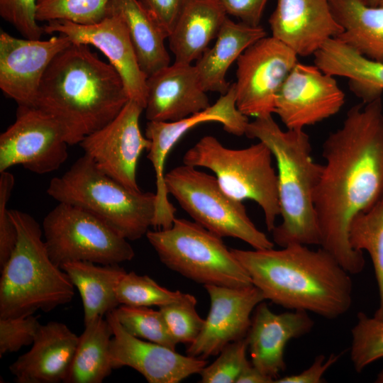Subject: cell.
Returning a JSON list of instances; mask_svg holds the SVG:
<instances>
[{
  "instance_id": "e575fe53",
  "label": "cell",
  "mask_w": 383,
  "mask_h": 383,
  "mask_svg": "<svg viewBox=\"0 0 383 383\" xmlns=\"http://www.w3.org/2000/svg\"><path fill=\"white\" fill-rule=\"evenodd\" d=\"M184 293L171 291L155 282L147 275L134 272H126L116 287V296L120 304L133 306H162L179 299Z\"/></svg>"
},
{
  "instance_id": "d6a6232c",
  "label": "cell",
  "mask_w": 383,
  "mask_h": 383,
  "mask_svg": "<svg viewBox=\"0 0 383 383\" xmlns=\"http://www.w3.org/2000/svg\"><path fill=\"white\" fill-rule=\"evenodd\" d=\"M110 0H37L38 22L68 21L89 25L99 22L107 14Z\"/></svg>"
},
{
  "instance_id": "30bf717a",
  "label": "cell",
  "mask_w": 383,
  "mask_h": 383,
  "mask_svg": "<svg viewBox=\"0 0 383 383\" xmlns=\"http://www.w3.org/2000/svg\"><path fill=\"white\" fill-rule=\"evenodd\" d=\"M44 241L59 267L70 262L115 265L131 260L128 240L96 216L79 207L58 203L44 218Z\"/></svg>"
},
{
  "instance_id": "44dd1931",
  "label": "cell",
  "mask_w": 383,
  "mask_h": 383,
  "mask_svg": "<svg viewBox=\"0 0 383 383\" xmlns=\"http://www.w3.org/2000/svg\"><path fill=\"white\" fill-rule=\"evenodd\" d=\"M314 321L309 312L291 310L275 313L264 301L255 308L245 338L251 363L274 382L286 369L287 343L310 333Z\"/></svg>"
},
{
  "instance_id": "836d02e7",
  "label": "cell",
  "mask_w": 383,
  "mask_h": 383,
  "mask_svg": "<svg viewBox=\"0 0 383 383\" xmlns=\"http://www.w3.org/2000/svg\"><path fill=\"white\" fill-rule=\"evenodd\" d=\"M350 355L357 372L383 358V320L363 312L357 314V321L351 329Z\"/></svg>"
},
{
  "instance_id": "83f0119b",
  "label": "cell",
  "mask_w": 383,
  "mask_h": 383,
  "mask_svg": "<svg viewBox=\"0 0 383 383\" xmlns=\"http://www.w3.org/2000/svg\"><path fill=\"white\" fill-rule=\"evenodd\" d=\"M61 269L80 294L84 324L96 317L106 316L120 305L116 287L127 272L119 264L78 261L65 263Z\"/></svg>"
},
{
  "instance_id": "8d00e7d4",
  "label": "cell",
  "mask_w": 383,
  "mask_h": 383,
  "mask_svg": "<svg viewBox=\"0 0 383 383\" xmlns=\"http://www.w3.org/2000/svg\"><path fill=\"white\" fill-rule=\"evenodd\" d=\"M248 349L245 338L226 345L219 357L199 373L202 383H233L250 362L246 357Z\"/></svg>"
},
{
  "instance_id": "52a82bcc",
  "label": "cell",
  "mask_w": 383,
  "mask_h": 383,
  "mask_svg": "<svg viewBox=\"0 0 383 383\" xmlns=\"http://www.w3.org/2000/svg\"><path fill=\"white\" fill-rule=\"evenodd\" d=\"M273 155L259 141L243 149H230L212 135L201 138L184 155V165L211 170L221 189L231 197L250 199L262 209L266 227L272 232L280 216L277 174Z\"/></svg>"
},
{
  "instance_id": "8992f818",
  "label": "cell",
  "mask_w": 383,
  "mask_h": 383,
  "mask_svg": "<svg viewBox=\"0 0 383 383\" xmlns=\"http://www.w3.org/2000/svg\"><path fill=\"white\" fill-rule=\"evenodd\" d=\"M48 194L96 216L128 240L145 235L155 213V193L134 192L101 171L84 154L62 176L51 179Z\"/></svg>"
},
{
  "instance_id": "9c48e42d",
  "label": "cell",
  "mask_w": 383,
  "mask_h": 383,
  "mask_svg": "<svg viewBox=\"0 0 383 383\" xmlns=\"http://www.w3.org/2000/svg\"><path fill=\"white\" fill-rule=\"evenodd\" d=\"M169 194L194 221L221 238H238L253 249L274 248V243L248 216L242 201L228 196L216 176L184 165L165 174Z\"/></svg>"
},
{
  "instance_id": "b9f144b4",
  "label": "cell",
  "mask_w": 383,
  "mask_h": 383,
  "mask_svg": "<svg viewBox=\"0 0 383 383\" xmlns=\"http://www.w3.org/2000/svg\"><path fill=\"white\" fill-rule=\"evenodd\" d=\"M340 354H331L328 357L324 355H317L312 364L302 372L279 377L274 380L276 383H320L323 382V377L334 364L340 358Z\"/></svg>"
},
{
  "instance_id": "277c9868",
  "label": "cell",
  "mask_w": 383,
  "mask_h": 383,
  "mask_svg": "<svg viewBox=\"0 0 383 383\" xmlns=\"http://www.w3.org/2000/svg\"><path fill=\"white\" fill-rule=\"evenodd\" d=\"M245 135L266 144L277 162L282 220L272 231L274 242L281 248L320 245L314 193L323 165L313 160L307 133L304 129L283 131L270 115L249 122Z\"/></svg>"
},
{
  "instance_id": "74e56055",
  "label": "cell",
  "mask_w": 383,
  "mask_h": 383,
  "mask_svg": "<svg viewBox=\"0 0 383 383\" xmlns=\"http://www.w3.org/2000/svg\"><path fill=\"white\" fill-rule=\"evenodd\" d=\"M41 324L33 314L0 318V357L32 345Z\"/></svg>"
},
{
  "instance_id": "8fae6325",
  "label": "cell",
  "mask_w": 383,
  "mask_h": 383,
  "mask_svg": "<svg viewBox=\"0 0 383 383\" xmlns=\"http://www.w3.org/2000/svg\"><path fill=\"white\" fill-rule=\"evenodd\" d=\"M206 122L220 123L231 134L245 135L249 121L248 116L236 107L234 83L213 105L199 113L177 121H148L146 124L145 136L150 141L147 158L151 162L155 174L156 206L152 226L156 229L170 228L175 218L176 209L168 199L165 181L167 157L187 131Z\"/></svg>"
},
{
  "instance_id": "d4e9b609",
  "label": "cell",
  "mask_w": 383,
  "mask_h": 383,
  "mask_svg": "<svg viewBox=\"0 0 383 383\" xmlns=\"http://www.w3.org/2000/svg\"><path fill=\"white\" fill-rule=\"evenodd\" d=\"M267 36L261 26L235 23L228 17L223 23L214 45L196 61L201 84L204 91L225 94L231 84L226 79L230 66L252 44Z\"/></svg>"
},
{
  "instance_id": "1f68e13d",
  "label": "cell",
  "mask_w": 383,
  "mask_h": 383,
  "mask_svg": "<svg viewBox=\"0 0 383 383\" xmlns=\"http://www.w3.org/2000/svg\"><path fill=\"white\" fill-rule=\"evenodd\" d=\"M113 312L131 335L175 350L177 343L160 310L120 304Z\"/></svg>"
},
{
  "instance_id": "7a4b0ae2",
  "label": "cell",
  "mask_w": 383,
  "mask_h": 383,
  "mask_svg": "<svg viewBox=\"0 0 383 383\" xmlns=\"http://www.w3.org/2000/svg\"><path fill=\"white\" fill-rule=\"evenodd\" d=\"M231 250L265 300L327 319L339 318L352 306V274L321 247L293 244L279 250Z\"/></svg>"
},
{
  "instance_id": "60d3db41",
  "label": "cell",
  "mask_w": 383,
  "mask_h": 383,
  "mask_svg": "<svg viewBox=\"0 0 383 383\" xmlns=\"http://www.w3.org/2000/svg\"><path fill=\"white\" fill-rule=\"evenodd\" d=\"M138 1L168 38L174 28L184 0H138Z\"/></svg>"
},
{
  "instance_id": "2e32d148",
  "label": "cell",
  "mask_w": 383,
  "mask_h": 383,
  "mask_svg": "<svg viewBox=\"0 0 383 383\" xmlns=\"http://www.w3.org/2000/svg\"><path fill=\"white\" fill-rule=\"evenodd\" d=\"M43 28L45 33H57L72 43L99 49L120 75L129 100L145 109L148 76L139 65L126 26L119 16L109 13L99 22L89 25L52 21Z\"/></svg>"
},
{
  "instance_id": "ab89813d",
  "label": "cell",
  "mask_w": 383,
  "mask_h": 383,
  "mask_svg": "<svg viewBox=\"0 0 383 383\" xmlns=\"http://www.w3.org/2000/svg\"><path fill=\"white\" fill-rule=\"evenodd\" d=\"M14 184L11 173L0 172V267L8 261L18 241V231L8 208Z\"/></svg>"
},
{
  "instance_id": "bcb514c9",
  "label": "cell",
  "mask_w": 383,
  "mask_h": 383,
  "mask_svg": "<svg viewBox=\"0 0 383 383\" xmlns=\"http://www.w3.org/2000/svg\"><path fill=\"white\" fill-rule=\"evenodd\" d=\"M375 382L383 383V370L377 374Z\"/></svg>"
},
{
  "instance_id": "f6af8a7d",
  "label": "cell",
  "mask_w": 383,
  "mask_h": 383,
  "mask_svg": "<svg viewBox=\"0 0 383 383\" xmlns=\"http://www.w3.org/2000/svg\"><path fill=\"white\" fill-rule=\"evenodd\" d=\"M365 1L370 6H377L380 4L382 0H365Z\"/></svg>"
},
{
  "instance_id": "4316f807",
  "label": "cell",
  "mask_w": 383,
  "mask_h": 383,
  "mask_svg": "<svg viewBox=\"0 0 383 383\" xmlns=\"http://www.w3.org/2000/svg\"><path fill=\"white\" fill-rule=\"evenodd\" d=\"M343 30L335 38L364 57L383 62V6L365 0H329Z\"/></svg>"
},
{
  "instance_id": "603a6c76",
  "label": "cell",
  "mask_w": 383,
  "mask_h": 383,
  "mask_svg": "<svg viewBox=\"0 0 383 383\" xmlns=\"http://www.w3.org/2000/svg\"><path fill=\"white\" fill-rule=\"evenodd\" d=\"M79 336L66 324L50 321L40 326L29 351L9 366L18 383L65 382Z\"/></svg>"
},
{
  "instance_id": "7bdbcfd3",
  "label": "cell",
  "mask_w": 383,
  "mask_h": 383,
  "mask_svg": "<svg viewBox=\"0 0 383 383\" xmlns=\"http://www.w3.org/2000/svg\"><path fill=\"white\" fill-rule=\"evenodd\" d=\"M227 14L241 22L258 26L268 0H219Z\"/></svg>"
},
{
  "instance_id": "5b68a950",
  "label": "cell",
  "mask_w": 383,
  "mask_h": 383,
  "mask_svg": "<svg viewBox=\"0 0 383 383\" xmlns=\"http://www.w3.org/2000/svg\"><path fill=\"white\" fill-rule=\"evenodd\" d=\"M18 241L1 268L0 318L48 313L72 301L74 286L67 274L50 259L43 229L30 214L9 209Z\"/></svg>"
},
{
  "instance_id": "9a60e30c",
  "label": "cell",
  "mask_w": 383,
  "mask_h": 383,
  "mask_svg": "<svg viewBox=\"0 0 383 383\" xmlns=\"http://www.w3.org/2000/svg\"><path fill=\"white\" fill-rule=\"evenodd\" d=\"M345 98L333 76L298 62L276 96L274 113L287 129H304L338 113Z\"/></svg>"
},
{
  "instance_id": "3957f363",
  "label": "cell",
  "mask_w": 383,
  "mask_h": 383,
  "mask_svg": "<svg viewBox=\"0 0 383 383\" xmlns=\"http://www.w3.org/2000/svg\"><path fill=\"white\" fill-rule=\"evenodd\" d=\"M128 100L120 75L109 62L89 45L71 43L47 69L35 107L61 125L68 145H73L112 121Z\"/></svg>"
},
{
  "instance_id": "ba28073f",
  "label": "cell",
  "mask_w": 383,
  "mask_h": 383,
  "mask_svg": "<svg viewBox=\"0 0 383 383\" xmlns=\"http://www.w3.org/2000/svg\"><path fill=\"white\" fill-rule=\"evenodd\" d=\"M145 236L167 267L191 280L228 287L253 285L222 238L195 221L175 218L170 228L148 231Z\"/></svg>"
},
{
  "instance_id": "ee69618b",
  "label": "cell",
  "mask_w": 383,
  "mask_h": 383,
  "mask_svg": "<svg viewBox=\"0 0 383 383\" xmlns=\"http://www.w3.org/2000/svg\"><path fill=\"white\" fill-rule=\"evenodd\" d=\"M274 379L250 363L241 372L235 383H271Z\"/></svg>"
},
{
  "instance_id": "6da1fadb",
  "label": "cell",
  "mask_w": 383,
  "mask_h": 383,
  "mask_svg": "<svg viewBox=\"0 0 383 383\" xmlns=\"http://www.w3.org/2000/svg\"><path fill=\"white\" fill-rule=\"evenodd\" d=\"M325 160L314 193L320 246L351 274L365 267L363 252L352 248L349 230L358 214L383 196V106L378 97L348 111L323 144Z\"/></svg>"
},
{
  "instance_id": "f546056e",
  "label": "cell",
  "mask_w": 383,
  "mask_h": 383,
  "mask_svg": "<svg viewBox=\"0 0 383 383\" xmlns=\"http://www.w3.org/2000/svg\"><path fill=\"white\" fill-rule=\"evenodd\" d=\"M84 326L65 383H101L113 370L110 344L113 333L109 321L98 316Z\"/></svg>"
},
{
  "instance_id": "f1b7e54d",
  "label": "cell",
  "mask_w": 383,
  "mask_h": 383,
  "mask_svg": "<svg viewBox=\"0 0 383 383\" xmlns=\"http://www.w3.org/2000/svg\"><path fill=\"white\" fill-rule=\"evenodd\" d=\"M109 13L123 21L139 65L148 77L170 65V57L165 45L167 38L138 0H110Z\"/></svg>"
},
{
  "instance_id": "cb8c5ba5",
  "label": "cell",
  "mask_w": 383,
  "mask_h": 383,
  "mask_svg": "<svg viewBox=\"0 0 383 383\" xmlns=\"http://www.w3.org/2000/svg\"><path fill=\"white\" fill-rule=\"evenodd\" d=\"M227 18L219 0H184L174 28L168 37L176 62L198 60L216 38Z\"/></svg>"
},
{
  "instance_id": "f35d334b",
  "label": "cell",
  "mask_w": 383,
  "mask_h": 383,
  "mask_svg": "<svg viewBox=\"0 0 383 383\" xmlns=\"http://www.w3.org/2000/svg\"><path fill=\"white\" fill-rule=\"evenodd\" d=\"M37 0H0V16L25 38L40 39L43 26L36 19Z\"/></svg>"
},
{
  "instance_id": "7dc6e473",
  "label": "cell",
  "mask_w": 383,
  "mask_h": 383,
  "mask_svg": "<svg viewBox=\"0 0 383 383\" xmlns=\"http://www.w3.org/2000/svg\"><path fill=\"white\" fill-rule=\"evenodd\" d=\"M379 5L383 6V0H382V1L380 3Z\"/></svg>"
},
{
  "instance_id": "484cf974",
  "label": "cell",
  "mask_w": 383,
  "mask_h": 383,
  "mask_svg": "<svg viewBox=\"0 0 383 383\" xmlns=\"http://www.w3.org/2000/svg\"><path fill=\"white\" fill-rule=\"evenodd\" d=\"M314 65L333 77L349 79L353 91L368 103L383 92V62L370 60L337 38L328 40L314 55Z\"/></svg>"
},
{
  "instance_id": "d590c367",
  "label": "cell",
  "mask_w": 383,
  "mask_h": 383,
  "mask_svg": "<svg viewBox=\"0 0 383 383\" xmlns=\"http://www.w3.org/2000/svg\"><path fill=\"white\" fill-rule=\"evenodd\" d=\"M196 299L183 294L177 301L159 307L165 322L177 343H192L200 333L204 319L196 310Z\"/></svg>"
},
{
  "instance_id": "7402d4cb",
  "label": "cell",
  "mask_w": 383,
  "mask_h": 383,
  "mask_svg": "<svg viewBox=\"0 0 383 383\" xmlns=\"http://www.w3.org/2000/svg\"><path fill=\"white\" fill-rule=\"evenodd\" d=\"M211 106L195 65L174 62L147 79L144 110L150 121H177Z\"/></svg>"
},
{
  "instance_id": "e0dca14e",
  "label": "cell",
  "mask_w": 383,
  "mask_h": 383,
  "mask_svg": "<svg viewBox=\"0 0 383 383\" xmlns=\"http://www.w3.org/2000/svg\"><path fill=\"white\" fill-rule=\"evenodd\" d=\"M72 43L59 34L42 40L18 38L0 32V89L18 106H35L43 77L49 65Z\"/></svg>"
},
{
  "instance_id": "ffe728a7",
  "label": "cell",
  "mask_w": 383,
  "mask_h": 383,
  "mask_svg": "<svg viewBox=\"0 0 383 383\" xmlns=\"http://www.w3.org/2000/svg\"><path fill=\"white\" fill-rule=\"evenodd\" d=\"M269 23L272 36L302 57L314 55L343 30L329 0H277Z\"/></svg>"
},
{
  "instance_id": "4dcf8cb0",
  "label": "cell",
  "mask_w": 383,
  "mask_h": 383,
  "mask_svg": "<svg viewBox=\"0 0 383 383\" xmlns=\"http://www.w3.org/2000/svg\"><path fill=\"white\" fill-rule=\"evenodd\" d=\"M349 242L358 251H366L373 265L379 292V305L374 317L383 320V196L367 211L353 220Z\"/></svg>"
},
{
  "instance_id": "5bb4252c",
  "label": "cell",
  "mask_w": 383,
  "mask_h": 383,
  "mask_svg": "<svg viewBox=\"0 0 383 383\" xmlns=\"http://www.w3.org/2000/svg\"><path fill=\"white\" fill-rule=\"evenodd\" d=\"M143 110L137 102L128 100L112 121L79 143L101 171L134 192H142L136 179L137 165L150 145L140 128Z\"/></svg>"
},
{
  "instance_id": "d6986e66",
  "label": "cell",
  "mask_w": 383,
  "mask_h": 383,
  "mask_svg": "<svg viewBox=\"0 0 383 383\" xmlns=\"http://www.w3.org/2000/svg\"><path fill=\"white\" fill-rule=\"evenodd\" d=\"M113 330L110 357L113 370L131 367L150 383H179L199 374L205 359L184 356L167 347L131 335L120 324L113 311L106 315Z\"/></svg>"
},
{
  "instance_id": "4fadbf2b",
  "label": "cell",
  "mask_w": 383,
  "mask_h": 383,
  "mask_svg": "<svg viewBox=\"0 0 383 383\" xmlns=\"http://www.w3.org/2000/svg\"><path fill=\"white\" fill-rule=\"evenodd\" d=\"M297 55L273 36L249 46L237 60L235 104L240 112L255 118L274 113L276 96L298 62Z\"/></svg>"
},
{
  "instance_id": "ac0fdd59",
  "label": "cell",
  "mask_w": 383,
  "mask_h": 383,
  "mask_svg": "<svg viewBox=\"0 0 383 383\" xmlns=\"http://www.w3.org/2000/svg\"><path fill=\"white\" fill-rule=\"evenodd\" d=\"M204 288L210 297V310L200 333L187 349V355L202 359L216 355L230 343L245 338L251 324V313L265 300L254 285L206 284Z\"/></svg>"
},
{
  "instance_id": "7c38bea8",
  "label": "cell",
  "mask_w": 383,
  "mask_h": 383,
  "mask_svg": "<svg viewBox=\"0 0 383 383\" xmlns=\"http://www.w3.org/2000/svg\"><path fill=\"white\" fill-rule=\"evenodd\" d=\"M61 125L35 106H18L15 121L0 135V172L21 165L38 174L56 171L68 157Z\"/></svg>"
}]
</instances>
